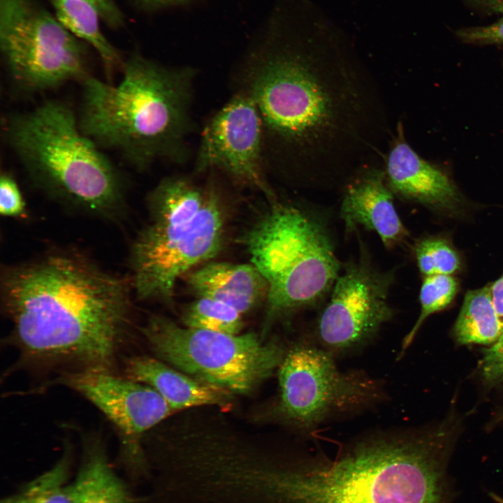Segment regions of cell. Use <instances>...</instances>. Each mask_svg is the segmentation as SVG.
I'll list each match as a JSON object with an SVG mask.
<instances>
[{
	"label": "cell",
	"instance_id": "obj_13",
	"mask_svg": "<svg viewBox=\"0 0 503 503\" xmlns=\"http://www.w3.org/2000/svg\"><path fill=\"white\" fill-rule=\"evenodd\" d=\"M263 129L252 99L242 91L235 95L205 126L196 169H218L261 191L272 203L276 196L262 170Z\"/></svg>",
	"mask_w": 503,
	"mask_h": 503
},
{
	"label": "cell",
	"instance_id": "obj_3",
	"mask_svg": "<svg viewBox=\"0 0 503 503\" xmlns=\"http://www.w3.org/2000/svg\"><path fill=\"white\" fill-rule=\"evenodd\" d=\"M129 282L66 253L6 268L3 304L22 355L111 370L131 324Z\"/></svg>",
	"mask_w": 503,
	"mask_h": 503
},
{
	"label": "cell",
	"instance_id": "obj_12",
	"mask_svg": "<svg viewBox=\"0 0 503 503\" xmlns=\"http://www.w3.org/2000/svg\"><path fill=\"white\" fill-rule=\"evenodd\" d=\"M60 383L80 393L117 427L124 459L135 472L144 471L140 439L174 410L153 388L110 370L82 369L60 379Z\"/></svg>",
	"mask_w": 503,
	"mask_h": 503
},
{
	"label": "cell",
	"instance_id": "obj_27",
	"mask_svg": "<svg viewBox=\"0 0 503 503\" xmlns=\"http://www.w3.org/2000/svg\"><path fill=\"white\" fill-rule=\"evenodd\" d=\"M481 365L482 376L487 383L497 384L503 381V333L484 350Z\"/></svg>",
	"mask_w": 503,
	"mask_h": 503
},
{
	"label": "cell",
	"instance_id": "obj_15",
	"mask_svg": "<svg viewBox=\"0 0 503 503\" xmlns=\"http://www.w3.org/2000/svg\"><path fill=\"white\" fill-rule=\"evenodd\" d=\"M383 164H372L355 173L345 184L341 205V217L346 228L363 226L379 237L385 247L391 248L407 235L394 205Z\"/></svg>",
	"mask_w": 503,
	"mask_h": 503
},
{
	"label": "cell",
	"instance_id": "obj_30",
	"mask_svg": "<svg viewBox=\"0 0 503 503\" xmlns=\"http://www.w3.org/2000/svg\"><path fill=\"white\" fill-rule=\"evenodd\" d=\"M136 6L145 10H154L185 0H132Z\"/></svg>",
	"mask_w": 503,
	"mask_h": 503
},
{
	"label": "cell",
	"instance_id": "obj_5",
	"mask_svg": "<svg viewBox=\"0 0 503 503\" xmlns=\"http://www.w3.org/2000/svg\"><path fill=\"white\" fill-rule=\"evenodd\" d=\"M6 142L31 180L49 196L91 214L116 217L124 184L112 161L81 130L66 103L48 100L6 118Z\"/></svg>",
	"mask_w": 503,
	"mask_h": 503
},
{
	"label": "cell",
	"instance_id": "obj_24",
	"mask_svg": "<svg viewBox=\"0 0 503 503\" xmlns=\"http://www.w3.org/2000/svg\"><path fill=\"white\" fill-rule=\"evenodd\" d=\"M415 255L424 277L451 275L460 267L458 253L445 240L428 238L420 241L416 246Z\"/></svg>",
	"mask_w": 503,
	"mask_h": 503
},
{
	"label": "cell",
	"instance_id": "obj_14",
	"mask_svg": "<svg viewBox=\"0 0 503 503\" xmlns=\"http://www.w3.org/2000/svg\"><path fill=\"white\" fill-rule=\"evenodd\" d=\"M387 184L403 198L440 209H453L459 194L450 178L422 158L407 141L399 122L383 161Z\"/></svg>",
	"mask_w": 503,
	"mask_h": 503
},
{
	"label": "cell",
	"instance_id": "obj_11",
	"mask_svg": "<svg viewBox=\"0 0 503 503\" xmlns=\"http://www.w3.org/2000/svg\"><path fill=\"white\" fill-rule=\"evenodd\" d=\"M393 280L391 272L375 268L364 254L340 270L316 325L323 346L343 351L372 337L393 316L388 302Z\"/></svg>",
	"mask_w": 503,
	"mask_h": 503
},
{
	"label": "cell",
	"instance_id": "obj_29",
	"mask_svg": "<svg viewBox=\"0 0 503 503\" xmlns=\"http://www.w3.org/2000/svg\"><path fill=\"white\" fill-rule=\"evenodd\" d=\"M491 298L503 327V275L489 286Z\"/></svg>",
	"mask_w": 503,
	"mask_h": 503
},
{
	"label": "cell",
	"instance_id": "obj_10",
	"mask_svg": "<svg viewBox=\"0 0 503 503\" xmlns=\"http://www.w3.org/2000/svg\"><path fill=\"white\" fill-rule=\"evenodd\" d=\"M278 368L279 414L302 429L313 428L333 414L363 408L381 395L374 380L341 372L330 353L309 344L292 347Z\"/></svg>",
	"mask_w": 503,
	"mask_h": 503
},
{
	"label": "cell",
	"instance_id": "obj_18",
	"mask_svg": "<svg viewBox=\"0 0 503 503\" xmlns=\"http://www.w3.org/2000/svg\"><path fill=\"white\" fill-rule=\"evenodd\" d=\"M71 494L73 503H135L128 487L112 467L105 447L96 439L85 442Z\"/></svg>",
	"mask_w": 503,
	"mask_h": 503
},
{
	"label": "cell",
	"instance_id": "obj_8",
	"mask_svg": "<svg viewBox=\"0 0 503 503\" xmlns=\"http://www.w3.org/2000/svg\"><path fill=\"white\" fill-rule=\"evenodd\" d=\"M36 0H0V51L11 81L40 93L89 75L87 50Z\"/></svg>",
	"mask_w": 503,
	"mask_h": 503
},
{
	"label": "cell",
	"instance_id": "obj_28",
	"mask_svg": "<svg viewBox=\"0 0 503 503\" xmlns=\"http://www.w3.org/2000/svg\"><path fill=\"white\" fill-rule=\"evenodd\" d=\"M98 11L101 20L111 29H118L124 22V15L115 0H85Z\"/></svg>",
	"mask_w": 503,
	"mask_h": 503
},
{
	"label": "cell",
	"instance_id": "obj_17",
	"mask_svg": "<svg viewBox=\"0 0 503 503\" xmlns=\"http://www.w3.org/2000/svg\"><path fill=\"white\" fill-rule=\"evenodd\" d=\"M126 377L156 390L174 410L224 403L226 391L200 381L160 359L134 356L125 360Z\"/></svg>",
	"mask_w": 503,
	"mask_h": 503
},
{
	"label": "cell",
	"instance_id": "obj_7",
	"mask_svg": "<svg viewBox=\"0 0 503 503\" xmlns=\"http://www.w3.org/2000/svg\"><path fill=\"white\" fill-rule=\"evenodd\" d=\"M141 331L160 360L210 386L246 393L279 367L285 355L277 342L253 333L230 335L179 326L151 316Z\"/></svg>",
	"mask_w": 503,
	"mask_h": 503
},
{
	"label": "cell",
	"instance_id": "obj_6",
	"mask_svg": "<svg viewBox=\"0 0 503 503\" xmlns=\"http://www.w3.org/2000/svg\"><path fill=\"white\" fill-rule=\"evenodd\" d=\"M245 245L251 263L268 285L270 319L314 305L331 290L340 272L320 223L277 201L249 231Z\"/></svg>",
	"mask_w": 503,
	"mask_h": 503
},
{
	"label": "cell",
	"instance_id": "obj_26",
	"mask_svg": "<svg viewBox=\"0 0 503 503\" xmlns=\"http://www.w3.org/2000/svg\"><path fill=\"white\" fill-rule=\"evenodd\" d=\"M456 35L471 44H503V17L490 24L462 28Z\"/></svg>",
	"mask_w": 503,
	"mask_h": 503
},
{
	"label": "cell",
	"instance_id": "obj_32",
	"mask_svg": "<svg viewBox=\"0 0 503 503\" xmlns=\"http://www.w3.org/2000/svg\"><path fill=\"white\" fill-rule=\"evenodd\" d=\"M489 496L491 497L492 500H493L496 503H503V497L500 496L497 494H495L493 492L489 493Z\"/></svg>",
	"mask_w": 503,
	"mask_h": 503
},
{
	"label": "cell",
	"instance_id": "obj_20",
	"mask_svg": "<svg viewBox=\"0 0 503 503\" xmlns=\"http://www.w3.org/2000/svg\"><path fill=\"white\" fill-rule=\"evenodd\" d=\"M453 333L461 344L495 343L503 327L494 307L489 286L470 290L465 296Z\"/></svg>",
	"mask_w": 503,
	"mask_h": 503
},
{
	"label": "cell",
	"instance_id": "obj_16",
	"mask_svg": "<svg viewBox=\"0 0 503 503\" xmlns=\"http://www.w3.org/2000/svg\"><path fill=\"white\" fill-rule=\"evenodd\" d=\"M187 282L197 297L222 302L242 314L268 291L266 280L252 263L209 262L190 272Z\"/></svg>",
	"mask_w": 503,
	"mask_h": 503
},
{
	"label": "cell",
	"instance_id": "obj_19",
	"mask_svg": "<svg viewBox=\"0 0 503 503\" xmlns=\"http://www.w3.org/2000/svg\"><path fill=\"white\" fill-rule=\"evenodd\" d=\"M48 1L62 25L96 52L109 78L115 70H122L124 60L102 32L100 15L90 3L85 0Z\"/></svg>",
	"mask_w": 503,
	"mask_h": 503
},
{
	"label": "cell",
	"instance_id": "obj_22",
	"mask_svg": "<svg viewBox=\"0 0 503 503\" xmlns=\"http://www.w3.org/2000/svg\"><path fill=\"white\" fill-rule=\"evenodd\" d=\"M182 321L188 328L238 335L242 327V314L211 298L198 297L184 311Z\"/></svg>",
	"mask_w": 503,
	"mask_h": 503
},
{
	"label": "cell",
	"instance_id": "obj_33",
	"mask_svg": "<svg viewBox=\"0 0 503 503\" xmlns=\"http://www.w3.org/2000/svg\"><path fill=\"white\" fill-rule=\"evenodd\" d=\"M212 453H213V452H212ZM210 454H211V453H210ZM208 455H207V456H208ZM207 457H206V458H207ZM203 460H204V459H203ZM203 461H202V462H203ZM201 463H200V464H201ZM200 464H199V465H200ZM199 465H198V466H199ZM198 467H197V469H198ZM197 469H196V472H197ZM195 486H196V474H195ZM194 491H195V487H194ZM195 496H196V492H195ZM195 496H194V497H195ZM195 503H196V497H195Z\"/></svg>",
	"mask_w": 503,
	"mask_h": 503
},
{
	"label": "cell",
	"instance_id": "obj_23",
	"mask_svg": "<svg viewBox=\"0 0 503 503\" xmlns=\"http://www.w3.org/2000/svg\"><path fill=\"white\" fill-rule=\"evenodd\" d=\"M457 291L458 282L451 275H436L424 277L419 296L420 315L403 340L404 350L412 342L425 319L446 307L455 298Z\"/></svg>",
	"mask_w": 503,
	"mask_h": 503
},
{
	"label": "cell",
	"instance_id": "obj_4",
	"mask_svg": "<svg viewBox=\"0 0 503 503\" xmlns=\"http://www.w3.org/2000/svg\"><path fill=\"white\" fill-rule=\"evenodd\" d=\"M122 71L117 85L90 75L81 82L77 117L82 132L138 170L160 159L182 161L194 72L136 54L124 61Z\"/></svg>",
	"mask_w": 503,
	"mask_h": 503
},
{
	"label": "cell",
	"instance_id": "obj_31",
	"mask_svg": "<svg viewBox=\"0 0 503 503\" xmlns=\"http://www.w3.org/2000/svg\"><path fill=\"white\" fill-rule=\"evenodd\" d=\"M471 3L487 11L503 15V0H468Z\"/></svg>",
	"mask_w": 503,
	"mask_h": 503
},
{
	"label": "cell",
	"instance_id": "obj_1",
	"mask_svg": "<svg viewBox=\"0 0 503 503\" xmlns=\"http://www.w3.org/2000/svg\"><path fill=\"white\" fill-rule=\"evenodd\" d=\"M272 161L307 184L382 164L394 133L385 98L351 44L318 18L249 65L246 90Z\"/></svg>",
	"mask_w": 503,
	"mask_h": 503
},
{
	"label": "cell",
	"instance_id": "obj_25",
	"mask_svg": "<svg viewBox=\"0 0 503 503\" xmlns=\"http://www.w3.org/2000/svg\"><path fill=\"white\" fill-rule=\"evenodd\" d=\"M25 203L19 186L11 175L2 172L0 177V212L11 217H22L25 214Z\"/></svg>",
	"mask_w": 503,
	"mask_h": 503
},
{
	"label": "cell",
	"instance_id": "obj_9",
	"mask_svg": "<svg viewBox=\"0 0 503 503\" xmlns=\"http://www.w3.org/2000/svg\"><path fill=\"white\" fill-rule=\"evenodd\" d=\"M224 233V216L213 188L207 189L206 201L194 219L179 224L150 220L131 253V283L137 296L171 299L179 278L219 252Z\"/></svg>",
	"mask_w": 503,
	"mask_h": 503
},
{
	"label": "cell",
	"instance_id": "obj_2",
	"mask_svg": "<svg viewBox=\"0 0 503 503\" xmlns=\"http://www.w3.org/2000/svg\"><path fill=\"white\" fill-rule=\"evenodd\" d=\"M453 442L441 429L358 440L333 458L247 455L228 503H450Z\"/></svg>",
	"mask_w": 503,
	"mask_h": 503
},
{
	"label": "cell",
	"instance_id": "obj_21",
	"mask_svg": "<svg viewBox=\"0 0 503 503\" xmlns=\"http://www.w3.org/2000/svg\"><path fill=\"white\" fill-rule=\"evenodd\" d=\"M71 463L68 449L50 469L24 485L1 503H73L68 482Z\"/></svg>",
	"mask_w": 503,
	"mask_h": 503
}]
</instances>
